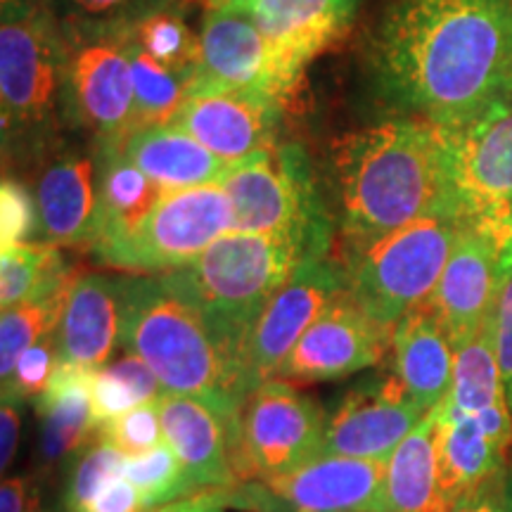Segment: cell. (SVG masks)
Listing matches in <instances>:
<instances>
[{
    "instance_id": "cell-8",
    "label": "cell",
    "mask_w": 512,
    "mask_h": 512,
    "mask_svg": "<svg viewBox=\"0 0 512 512\" xmlns=\"http://www.w3.org/2000/svg\"><path fill=\"white\" fill-rule=\"evenodd\" d=\"M233 230V209L221 183L166 192L136 226L95 242L102 266L131 275H162L197 259L211 242Z\"/></svg>"
},
{
    "instance_id": "cell-13",
    "label": "cell",
    "mask_w": 512,
    "mask_h": 512,
    "mask_svg": "<svg viewBox=\"0 0 512 512\" xmlns=\"http://www.w3.org/2000/svg\"><path fill=\"white\" fill-rule=\"evenodd\" d=\"M387 460L318 456L290 475L230 489L240 512H382Z\"/></svg>"
},
{
    "instance_id": "cell-19",
    "label": "cell",
    "mask_w": 512,
    "mask_h": 512,
    "mask_svg": "<svg viewBox=\"0 0 512 512\" xmlns=\"http://www.w3.org/2000/svg\"><path fill=\"white\" fill-rule=\"evenodd\" d=\"M287 102L240 88H197L176 114V124L228 166L278 143Z\"/></svg>"
},
{
    "instance_id": "cell-29",
    "label": "cell",
    "mask_w": 512,
    "mask_h": 512,
    "mask_svg": "<svg viewBox=\"0 0 512 512\" xmlns=\"http://www.w3.org/2000/svg\"><path fill=\"white\" fill-rule=\"evenodd\" d=\"M60 247L19 242L0 249V306L12 309L76 278Z\"/></svg>"
},
{
    "instance_id": "cell-23",
    "label": "cell",
    "mask_w": 512,
    "mask_h": 512,
    "mask_svg": "<svg viewBox=\"0 0 512 512\" xmlns=\"http://www.w3.org/2000/svg\"><path fill=\"white\" fill-rule=\"evenodd\" d=\"M363 0H254L247 5L256 27L285 57L306 69L335 46L356 22Z\"/></svg>"
},
{
    "instance_id": "cell-18",
    "label": "cell",
    "mask_w": 512,
    "mask_h": 512,
    "mask_svg": "<svg viewBox=\"0 0 512 512\" xmlns=\"http://www.w3.org/2000/svg\"><path fill=\"white\" fill-rule=\"evenodd\" d=\"M394 344V328L380 325L349 292L313 320L280 368L278 380L325 382L377 366Z\"/></svg>"
},
{
    "instance_id": "cell-26",
    "label": "cell",
    "mask_w": 512,
    "mask_h": 512,
    "mask_svg": "<svg viewBox=\"0 0 512 512\" xmlns=\"http://www.w3.org/2000/svg\"><path fill=\"white\" fill-rule=\"evenodd\" d=\"M41 415V456L55 463L88 444L95 430L93 370L57 363L41 394L36 396Z\"/></svg>"
},
{
    "instance_id": "cell-36",
    "label": "cell",
    "mask_w": 512,
    "mask_h": 512,
    "mask_svg": "<svg viewBox=\"0 0 512 512\" xmlns=\"http://www.w3.org/2000/svg\"><path fill=\"white\" fill-rule=\"evenodd\" d=\"M124 477L143 496L147 510L178 501V498L202 494L190 482L181 458L176 456V451L166 441L152 448V451L140 453V456H126Z\"/></svg>"
},
{
    "instance_id": "cell-49",
    "label": "cell",
    "mask_w": 512,
    "mask_h": 512,
    "mask_svg": "<svg viewBox=\"0 0 512 512\" xmlns=\"http://www.w3.org/2000/svg\"><path fill=\"white\" fill-rule=\"evenodd\" d=\"M228 512H233V510H228Z\"/></svg>"
},
{
    "instance_id": "cell-12",
    "label": "cell",
    "mask_w": 512,
    "mask_h": 512,
    "mask_svg": "<svg viewBox=\"0 0 512 512\" xmlns=\"http://www.w3.org/2000/svg\"><path fill=\"white\" fill-rule=\"evenodd\" d=\"M347 292V273L335 256H309L256 318L240 356V403L268 380H275L311 323Z\"/></svg>"
},
{
    "instance_id": "cell-24",
    "label": "cell",
    "mask_w": 512,
    "mask_h": 512,
    "mask_svg": "<svg viewBox=\"0 0 512 512\" xmlns=\"http://www.w3.org/2000/svg\"><path fill=\"white\" fill-rule=\"evenodd\" d=\"M121 150L162 192L221 183L230 169L176 121L138 126Z\"/></svg>"
},
{
    "instance_id": "cell-7",
    "label": "cell",
    "mask_w": 512,
    "mask_h": 512,
    "mask_svg": "<svg viewBox=\"0 0 512 512\" xmlns=\"http://www.w3.org/2000/svg\"><path fill=\"white\" fill-rule=\"evenodd\" d=\"M221 188L233 209V230L297 233L318 252L332 254L335 223L302 145L278 140L230 166Z\"/></svg>"
},
{
    "instance_id": "cell-35",
    "label": "cell",
    "mask_w": 512,
    "mask_h": 512,
    "mask_svg": "<svg viewBox=\"0 0 512 512\" xmlns=\"http://www.w3.org/2000/svg\"><path fill=\"white\" fill-rule=\"evenodd\" d=\"M128 34L152 60L164 67L178 72H197L200 67V34L190 29L183 3L157 12Z\"/></svg>"
},
{
    "instance_id": "cell-41",
    "label": "cell",
    "mask_w": 512,
    "mask_h": 512,
    "mask_svg": "<svg viewBox=\"0 0 512 512\" xmlns=\"http://www.w3.org/2000/svg\"><path fill=\"white\" fill-rule=\"evenodd\" d=\"M230 489L226 491H202V494L178 498V501L157 505L147 512H228L230 508Z\"/></svg>"
},
{
    "instance_id": "cell-17",
    "label": "cell",
    "mask_w": 512,
    "mask_h": 512,
    "mask_svg": "<svg viewBox=\"0 0 512 512\" xmlns=\"http://www.w3.org/2000/svg\"><path fill=\"white\" fill-rule=\"evenodd\" d=\"M427 415L396 373L370 377L351 387L328 415L320 456L389 460Z\"/></svg>"
},
{
    "instance_id": "cell-40",
    "label": "cell",
    "mask_w": 512,
    "mask_h": 512,
    "mask_svg": "<svg viewBox=\"0 0 512 512\" xmlns=\"http://www.w3.org/2000/svg\"><path fill=\"white\" fill-rule=\"evenodd\" d=\"M0 221H3V247L19 245V242H34L36 235V207L31 188L19 178L5 176L0 190Z\"/></svg>"
},
{
    "instance_id": "cell-31",
    "label": "cell",
    "mask_w": 512,
    "mask_h": 512,
    "mask_svg": "<svg viewBox=\"0 0 512 512\" xmlns=\"http://www.w3.org/2000/svg\"><path fill=\"white\" fill-rule=\"evenodd\" d=\"M446 401L472 415L489 411L505 401L489 325H484L477 337L456 349L453 384Z\"/></svg>"
},
{
    "instance_id": "cell-10",
    "label": "cell",
    "mask_w": 512,
    "mask_h": 512,
    "mask_svg": "<svg viewBox=\"0 0 512 512\" xmlns=\"http://www.w3.org/2000/svg\"><path fill=\"white\" fill-rule=\"evenodd\" d=\"M328 415L287 380H268L240 403L228 437L242 482L290 475L320 456Z\"/></svg>"
},
{
    "instance_id": "cell-46",
    "label": "cell",
    "mask_w": 512,
    "mask_h": 512,
    "mask_svg": "<svg viewBox=\"0 0 512 512\" xmlns=\"http://www.w3.org/2000/svg\"><path fill=\"white\" fill-rule=\"evenodd\" d=\"M38 3V0H0V10L3 12H15V10H24L29 5Z\"/></svg>"
},
{
    "instance_id": "cell-16",
    "label": "cell",
    "mask_w": 512,
    "mask_h": 512,
    "mask_svg": "<svg viewBox=\"0 0 512 512\" xmlns=\"http://www.w3.org/2000/svg\"><path fill=\"white\" fill-rule=\"evenodd\" d=\"M36 235L50 247H91L98 228V159L88 140L69 133L34 171Z\"/></svg>"
},
{
    "instance_id": "cell-25",
    "label": "cell",
    "mask_w": 512,
    "mask_h": 512,
    "mask_svg": "<svg viewBox=\"0 0 512 512\" xmlns=\"http://www.w3.org/2000/svg\"><path fill=\"white\" fill-rule=\"evenodd\" d=\"M394 373L408 394L432 413L453 384L456 349L430 304L408 311L394 328Z\"/></svg>"
},
{
    "instance_id": "cell-1",
    "label": "cell",
    "mask_w": 512,
    "mask_h": 512,
    "mask_svg": "<svg viewBox=\"0 0 512 512\" xmlns=\"http://www.w3.org/2000/svg\"><path fill=\"white\" fill-rule=\"evenodd\" d=\"M363 60L392 117L463 124L512 93V0H382Z\"/></svg>"
},
{
    "instance_id": "cell-42",
    "label": "cell",
    "mask_w": 512,
    "mask_h": 512,
    "mask_svg": "<svg viewBox=\"0 0 512 512\" xmlns=\"http://www.w3.org/2000/svg\"><path fill=\"white\" fill-rule=\"evenodd\" d=\"M19 403L5 399L3 396V411H0V467L3 472L10 470L12 460L17 456L19 444Z\"/></svg>"
},
{
    "instance_id": "cell-47",
    "label": "cell",
    "mask_w": 512,
    "mask_h": 512,
    "mask_svg": "<svg viewBox=\"0 0 512 512\" xmlns=\"http://www.w3.org/2000/svg\"><path fill=\"white\" fill-rule=\"evenodd\" d=\"M254 0H204L207 8H221V5H249Z\"/></svg>"
},
{
    "instance_id": "cell-44",
    "label": "cell",
    "mask_w": 512,
    "mask_h": 512,
    "mask_svg": "<svg viewBox=\"0 0 512 512\" xmlns=\"http://www.w3.org/2000/svg\"><path fill=\"white\" fill-rule=\"evenodd\" d=\"M448 512H505L501 501V484L484 491V494L470 498V501L456 505V508Z\"/></svg>"
},
{
    "instance_id": "cell-30",
    "label": "cell",
    "mask_w": 512,
    "mask_h": 512,
    "mask_svg": "<svg viewBox=\"0 0 512 512\" xmlns=\"http://www.w3.org/2000/svg\"><path fill=\"white\" fill-rule=\"evenodd\" d=\"M133 69V95H136L138 126L174 121L183 102L188 100L197 72H178L152 60L143 48L126 34Z\"/></svg>"
},
{
    "instance_id": "cell-4",
    "label": "cell",
    "mask_w": 512,
    "mask_h": 512,
    "mask_svg": "<svg viewBox=\"0 0 512 512\" xmlns=\"http://www.w3.org/2000/svg\"><path fill=\"white\" fill-rule=\"evenodd\" d=\"M64 36L43 0L0 22V145L5 176H29L67 138Z\"/></svg>"
},
{
    "instance_id": "cell-43",
    "label": "cell",
    "mask_w": 512,
    "mask_h": 512,
    "mask_svg": "<svg viewBox=\"0 0 512 512\" xmlns=\"http://www.w3.org/2000/svg\"><path fill=\"white\" fill-rule=\"evenodd\" d=\"M36 494H31L29 477H8L0 486V512H27Z\"/></svg>"
},
{
    "instance_id": "cell-45",
    "label": "cell",
    "mask_w": 512,
    "mask_h": 512,
    "mask_svg": "<svg viewBox=\"0 0 512 512\" xmlns=\"http://www.w3.org/2000/svg\"><path fill=\"white\" fill-rule=\"evenodd\" d=\"M501 501L505 512H512V463L505 467V475L501 482Z\"/></svg>"
},
{
    "instance_id": "cell-39",
    "label": "cell",
    "mask_w": 512,
    "mask_h": 512,
    "mask_svg": "<svg viewBox=\"0 0 512 512\" xmlns=\"http://www.w3.org/2000/svg\"><path fill=\"white\" fill-rule=\"evenodd\" d=\"M486 325H489L491 342H494L505 401H508L512 415V247L508 259H505L501 283H498V292L494 306L489 311V318H486Z\"/></svg>"
},
{
    "instance_id": "cell-37",
    "label": "cell",
    "mask_w": 512,
    "mask_h": 512,
    "mask_svg": "<svg viewBox=\"0 0 512 512\" xmlns=\"http://www.w3.org/2000/svg\"><path fill=\"white\" fill-rule=\"evenodd\" d=\"M95 437L119 448L124 456H140L164 444V425L159 415V401L140 403L131 411L114 415L95 430Z\"/></svg>"
},
{
    "instance_id": "cell-6",
    "label": "cell",
    "mask_w": 512,
    "mask_h": 512,
    "mask_svg": "<svg viewBox=\"0 0 512 512\" xmlns=\"http://www.w3.org/2000/svg\"><path fill=\"white\" fill-rule=\"evenodd\" d=\"M463 219L451 211L425 216L370 245L335 256L354 302L387 328L432 299Z\"/></svg>"
},
{
    "instance_id": "cell-11",
    "label": "cell",
    "mask_w": 512,
    "mask_h": 512,
    "mask_svg": "<svg viewBox=\"0 0 512 512\" xmlns=\"http://www.w3.org/2000/svg\"><path fill=\"white\" fill-rule=\"evenodd\" d=\"M439 128L453 211L512 230V93L463 124Z\"/></svg>"
},
{
    "instance_id": "cell-22",
    "label": "cell",
    "mask_w": 512,
    "mask_h": 512,
    "mask_svg": "<svg viewBox=\"0 0 512 512\" xmlns=\"http://www.w3.org/2000/svg\"><path fill=\"white\" fill-rule=\"evenodd\" d=\"M164 439L176 451L197 491H226L242 484L230 451L228 422L195 396L159 399Z\"/></svg>"
},
{
    "instance_id": "cell-5",
    "label": "cell",
    "mask_w": 512,
    "mask_h": 512,
    "mask_svg": "<svg viewBox=\"0 0 512 512\" xmlns=\"http://www.w3.org/2000/svg\"><path fill=\"white\" fill-rule=\"evenodd\" d=\"M119 347L155 373L164 392L195 396L223 420L240 408L235 375L200 313L162 275L124 273Z\"/></svg>"
},
{
    "instance_id": "cell-21",
    "label": "cell",
    "mask_w": 512,
    "mask_h": 512,
    "mask_svg": "<svg viewBox=\"0 0 512 512\" xmlns=\"http://www.w3.org/2000/svg\"><path fill=\"white\" fill-rule=\"evenodd\" d=\"M437 418L439 494L446 512L503 482L508 453L501 451L477 415L444 401Z\"/></svg>"
},
{
    "instance_id": "cell-32",
    "label": "cell",
    "mask_w": 512,
    "mask_h": 512,
    "mask_svg": "<svg viewBox=\"0 0 512 512\" xmlns=\"http://www.w3.org/2000/svg\"><path fill=\"white\" fill-rule=\"evenodd\" d=\"M166 392L150 368L138 356H121L93 370L95 430L105 420L121 415L140 403L159 401Z\"/></svg>"
},
{
    "instance_id": "cell-9",
    "label": "cell",
    "mask_w": 512,
    "mask_h": 512,
    "mask_svg": "<svg viewBox=\"0 0 512 512\" xmlns=\"http://www.w3.org/2000/svg\"><path fill=\"white\" fill-rule=\"evenodd\" d=\"M126 34L62 29L64 126L95 147L121 145L138 128Z\"/></svg>"
},
{
    "instance_id": "cell-2",
    "label": "cell",
    "mask_w": 512,
    "mask_h": 512,
    "mask_svg": "<svg viewBox=\"0 0 512 512\" xmlns=\"http://www.w3.org/2000/svg\"><path fill=\"white\" fill-rule=\"evenodd\" d=\"M328 209L339 235V256L425 216L456 214L441 128L389 114L337 140L330 157Z\"/></svg>"
},
{
    "instance_id": "cell-48",
    "label": "cell",
    "mask_w": 512,
    "mask_h": 512,
    "mask_svg": "<svg viewBox=\"0 0 512 512\" xmlns=\"http://www.w3.org/2000/svg\"><path fill=\"white\" fill-rule=\"evenodd\" d=\"M27 512H43L41 510V505H38V498H34V501H31V505H29V510Z\"/></svg>"
},
{
    "instance_id": "cell-15",
    "label": "cell",
    "mask_w": 512,
    "mask_h": 512,
    "mask_svg": "<svg viewBox=\"0 0 512 512\" xmlns=\"http://www.w3.org/2000/svg\"><path fill=\"white\" fill-rule=\"evenodd\" d=\"M512 230L489 223L463 221L448 264L434 290L430 309L444 325L453 349L477 337L494 306Z\"/></svg>"
},
{
    "instance_id": "cell-27",
    "label": "cell",
    "mask_w": 512,
    "mask_h": 512,
    "mask_svg": "<svg viewBox=\"0 0 512 512\" xmlns=\"http://www.w3.org/2000/svg\"><path fill=\"white\" fill-rule=\"evenodd\" d=\"M382 512H446L439 494L437 418L427 415L387 460Z\"/></svg>"
},
{
    "instance_id": "cell-38",
    "label": "cell",
    "mask_w": 512,
    "mask_h": 512,
    "mask_svg": "<svg viewBox=\"0 0 512 512\" xmlns=\"http://www.w3.org/2000/svg\"><path fill=\"white\" fill-rule=\"evenodd\" d=\"M55 366V335L38 339L34 347H29L17 358L10 377L3 382V396L15 403H22L24 399H36V396L46 389Z\"/></svg>"
},
{
    "instance_id": "cell-33",
    "label": "cell",
    "mask_w": 512,
    "mask_h": 512,
    "mask_svg": "<svg viewBox=\"0 0 512 512\" xmlns=\"http://www.w3.org/2000/svg\"><path fill=\"white\" fill-rule=\"evenodd\" d=\"M72 283L55 287L12 309H3V316H0V377L3 382L8 380L24 351L34 347L38 339L55 335Z\"/></svg>"
},
{
    "instance_id": "cell-20",
    "label": "cell",
    "mask_w": 512,
    "mask_h": 512,
    "mask_svg": "<svg viewBox=\"0 0 512 512\" xmlns=\"http://www.w3.org/2000/svg\"><path fill=\"white\" fill-rule=\"evenodd\" d=\"M124 275L79 273L55 330L57 363L88 370L107 366L121 337Z\"/></svg>"
},
{
    "instance_id": "cell-34",
    "label": "cell",
    "mask_w": 512,
    "mask_h": 512,
    "mask_svg": "<svg viewBox=\"0 0 512 512\" xmlns=\"http://www.w3.org/2000/svg\"><path fill=\"white\" fill-rule=\"evenodd\" d=\"M183 0H43L62 29L131 31Z\"/></svg>"
},
{
    "instance_id": "cell-3",
    "label": "cell",
    "mask_w": 512,
    "mask_h": 512,
    "mask_svg": "<svg viewBox=\"0 0 512 512\" xmlns=\"http://www.w3.org/2000/svg\"><path fill=\"white\" fill-rule=\"evenodd\" d=\"M318 252L297 233L230 230L178 271L162 273L166 285L200 313L238 387L240 356L256 318L294 268ZM240 396V394H238Z\"/></svg>"
},
{
    "instance_id": "cell-28",
    "label": "cell",
    "mask_w": 512,
    "mask_h": 512,
    "mask_svg": "<svg viewBox=\"0 0 512 512\" xmlns=\"http://www.w3.org/2000/svg\"><path fill=\"white\" fill-rule=\"evenodd\" d=\"M95 159H98V228L91 247L95 242L126 233L155 207L159 197L166 195L126 157L121 145L95 147Z\"/></svg>"
},
{
    "instance_id": "cell-14",
    "label": "cell",
    "mask_w": 512,
    "mask_h": 512,
    "mask_svg": "<svg viewBox=\"0 0 512 512\" xmlns=\"http://www.w3.org/2000/svg\"><path fill=\"white\" fill-rule=\"evenodd\" d=\"M304 69L256 27L247 5L207 8L200 29V67L197 88H240L290 100L302 81Z\"/></svg>"
}]
</instances>
